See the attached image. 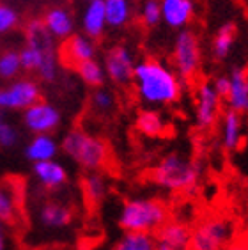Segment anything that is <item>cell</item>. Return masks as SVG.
Here are the masks:
<instances>
[{"instance_id":"1","label":"cell","mask_w":248,"mask_h":250,"mask_svg":"<svg viewBox=\"0 0 248 250\" xmlns=\"http://www.w3.org/2000/svg\"><path fill=\"white\" fill-rule=\"evenodd\" d=\"M131 83L137 98L149 106L174 105L183 96V80L172 67L156 59L135 64Z\"/></svg>"},{"instance_id":"2","label":"cell","mask_w":248,"mask_h":250,"mask_svg":"<svg viewBox=\"0 0 248 250\" xmlns=\"http://www.w3.org/2000/svg\"><path fill=\"white\" fill-rule=\"evenodd\" d=\"M27 46L20 52V66L25 71H36L44 82L57 77V53L53 38L41 20H34L27 29Z\"/></svg>"},{"instance_id":"3","label":"cell","mask_w":248,"mask_h":250,"mask_svg":"<svg viewBox=\"0 0 248 250\" xmlns=\"http://www.w3.org/2000/svg\"><path fill=\"white\" fill-rule=\"evenodd\" d=\"M201 172L202 167L199 162L170 153L158 162L151 178L158 187L168 192H191L201 179Z\"/></svg>"},{"instance_id":"4","label":"cell","mask_w":248,"mask_h":250,"mask_svg":"<svg viewBox=\"0 0 248 250\" xmlns=\"http://www.w3.org/2000/svg\"><path fill=\"white\" fill-rule=\"evenodd\" d=\"M170 218L167 204L158 199H131L124 202L119 213V226L124 231L154 232Z\"/></svg>"},{"instance_id":"5","label":"cell","mask_w":248,"mask_h":250,"mask_svg":"<svg viewBox=\"0 0 248 250\" xmlns=\"http://www.w3.org/2000/svg\"><path fill=\"white\" fill-rule=\"evenodd\" d=\"M62 151L87 170H100L108 164L110 158L105 140L82 130H71L64 137Z\"/></svg>"},{"instance_id":"6","label":"cell","mask_w":248,"mask_h":250,"mask_svg":"<svg viewBox=\"0 0 248 250\" xmlns=\"http://www.w3.org/2000/svg\"><path fill=\"white\" fill-rule=\"evenodd\" d=\"M172 66L183 82L195 83L202 66L201 39L191 29H181L177 32L172 48Z\"/></svg>"},{"instance_id":"7","label":"cell","mask_w":248,"mask_h":250,"mask_svg":"<svg viewBox=\"0 0 248 250\" xmlns=\"http://www.w3.org/2000/svg\"><path fill=\"white\" fill-rule=\"evenodd\" d=\"M236 229L230 220L220 215L202 218L191 229L190 250H222L234 241Z\"/></svg>"},{"instance_id":"8","label":"cell","mask_w":248,"mask_h":250,"mask_svg":"<svg viewBox=\"0 0 248 250\" xmlns=\"http://www.w3.org/2000/svg\"><path fill=\"white\" fill-rule=\"evenodd\" d=\"M222 112V98L207 80L197 82L195 87V121L202 130H209L216 125Z\"/></svg>"},{"instance_id":"9","label":"cell","mask_w":248,"mask_h":250,"mask_svg":"<svg viewBox=\"0 0 248 250\" xmlns=\"http://www.w3.org/2000/svg\"><path fill=\"white\" fill-rule=\"evenodd\" d=\"M41 98L39 85L32 80H18L0 89V110H25Z\"/></svg>"},{"instance_id":"10","label":"cell","mask_w":248,"mask_h":250,"mask_svg":"<svg viewBox=\"0 0 248 250\" xmlns=\"http://www.w3.org/2000/svg\"><path fill=\"white\" fill-rule=\"evenodd\" d=\"M133 53L129 52L126 46H114L110 48L105 55V75L117 85H128L131 83L135 69Z\"/></svg>"},{"instance_id":"11","label":"cell","mask_w":248,"mask_h":250,"mask_svg":"<svg viewBox=\"0 0 248 250\" xmlns=\"http://www.w3.org/2000/svg\"><path fill=\"white\" fill-rule=\"evenodd\" d=\"M23 123L36 135L52 133L61 123V114L55 106L39 100L23 110Z\"/></svg>"},{"instance_id":"12","label":"cell","mask_w":248,"mask_h":250,"mask_svg":"<svg viewBox=\"0 0 248 250\" xmlns=\"http://www.w3.org/2000/svg\"><path fill=\"white\" fill-rule=\"evenodd\" d=\"M156 250H190L191 229L188 224L168 218L156 232Z\"/></svg>"},{"instance_id":"13","label":"cell","mask_w":248,"mask_h":250,"mask_svg":"<svg viewBox=\"0 0 248 250\" xmlns=\"http://www.w3.org/2000/svg\"><path fill=\"white\" fill-rule=\"evenodd\" d=\"M162 21L174 30L185 29L195 16L193 0H160Z\"/></svg>"},{"instance_id":"14","label":"cell","mask_w":248,"mask_h":250,"mask_svg":"<svg viewBox=\"0 0 248 250\" xmlns=\"http://www.w3.org/2000/svg\"><path fill=\"white\" fill-rule=\"evenodd\" d=\"M21 213L20 185L13 179H0V222L5 226L16 224Z\"/></svg>"},{"instance_id":"15","label":"cell","mask_w":248,"mask_h":250,"mask_svg":"<svg viewBox=\"0 0 248 250\" xmlns=\"http://www.w3.org/2000/svg\"><path fill=\"white\" fill-rule=\"evenodd\" d=\"M62 61L67 64V66H78L80 62H85V61H91L96 55V46L94 41L87 36H82V34H75V36H69L66 39V43L62 44L61 50Z\"/></svg>"},{"instance_id":"16","label":"cell","mask_w":248,"mask_h":250,"mask_svg":"<svg viewBox=\"0 0 248 250\" xmlns=\"http://www.w3.org/2000/svg\"><path fill=\"white\" fill-rule=\"evenodd\" d=\"M230 87L225 96V103L230 110L248 114V71L245 67H236L229 75Z\"/></svg>"},{"instance_id":"17","label":"cell","mask_w":248,"mask_h":250,"mask_svg":"<svg viewBox=\"0 0 248 250\" xmlns=\"http://www.w3.org/2000/svg\"><path fill=\"white\" fill-rule=\"evenodd\" d=\"M243 142V114L227 108L222 117V146L227 151H236Z\"/></svg>"},{"instance_id":"18","label":"cell","mask_w":248,"mask_h":250,"mask_svg":"<svg viewBox=\"0 0 248 250\" xmlns=\"http://www.w3.org/2000/svg\"><path fill=\"white\" fill-rule=\"evenodd\" d=\"M39 222L46 229H64L71 224L73 211L71 208L61 202H44L39 208Z\"/></svg>"},{"instance_id":"19","label":"cell","mask_w":248,"mask_h":250,"mask_svg":"<svg viewBox=\"0 0 248 250\" xmlns=\"http://www.w3.org/2000/svg\"><path fill=\"white\" fill-rule=\"evenodd\" d=\"M82 27L87 38L98 39L106 29V16H105V4L103 0H91L87 2V7L83 11Z\"/></svg>"},{"instance_id":"20","label":"cell","mask_w":248,"mask_h":250,"mask_svg":"<svg viewBox=\"0 0 248 250\" xmlns=\"http://www.w3.org/2000/svg\"><path fill=\"white\" fill-rule=\"evenodd\" d=\"M32 170L36 179L46 188H59L67 181L66 168H64V165L55 162V160L38 162V164H34Z\"/></svg>"},{"instance_id":"21","label":"cell","mask_w":248,"mask_h":250,"mask_svg":"<svg viewBox=\"0 0 248 250\" xmlns=\"http://www.w3.org/2000/svg\"><path fill=\"white\" fill-rule=\"evenodd\" d=\"M59 151V146L55 142L50 133L43 135H36L32 140H30L27 147H25V156L32 162V164H38V162H46V160H53L55 154Z\"/></svg>"},{"instance_id":"22","label":"cell","mask_w":248,"mask_h":250,"mask_svg":"<svg viewBox=\"0 0 248 250\" xmlns=\"http://www.w3.org/2000/svg\"><path fill=\"white\" fill-rule=\"evenodd\" d=\"M41 21L53 39H67L73 34V18L66 9H61V7L50 9Z\"/></svg>"},{"instance_id":"23","label":"cell","mask_w":248,"mask_h":250,"mask_svg":"<svg viewBox=\"0 0 248 250\" xmlns=\"http://www.w3.org/2000/svg\"><path fill=\"white\" fill-rule=\"evenodd\" d=\"M82 190H83L87 202H91L92 206H96L106 197L108 183H106L103 174H100L98 170H89V174L82 179Z\"/></svg>"},{"instance_id":"24","label":"cell","mask_w":248,"mask_h":250,"mask_svg":"<svg viewBox=\"0 0 248 250\" xmlns=\"http://www.w3.org/2000/svg\"><path fill=\"white\" fill-rule=\"evenodd\" d=\"M103 4H105L106 27L121 29L131 20L129 0H103Z\"/></svg>"},{"instance_id":"25","label":"cell","mask_w":248,"mask_h":250,"mask_svg":"<svg viewBox=\"0 0 248 250\" xmlns=\"http://www.w3.org/2000/svg\"><path fill=\"white\" fill-rule=\"evenodd\" d=\"M236 32H238V29L232 21L224 23L218 29L215 39H213V55H215L216 61H224V59L229 57L234 41H236Z\"/></svg>"},{"instance_id":"26","label":"cell","mask_w":248,"mask_h":250,"mask_svg":"<svg viewBox=\"0 0 248 250\" xmlns=\"http://www.w3.org/2000/svg\"><path fill=\"white\" fill-rule=\"evenodd\" d=\"M114 250H156V236L151 232L124 231Z\"/></svg>"},{"instance_id":"27","label":"cell","mask_w":248,"mask_h":250,"mask_svg":"<svg viewBox=\"0 0 248 250\" xmlns=\"http://www.w3.org/2000/svg\"><path fill=\"white\" fill-rule=\"evenodd\" d=\"M135 125H137V130L142 135H145V137H162L165 133V128H167L163 117L156 110H153V108L140 112L139 116H137V123Z\"/></svg>"},{"instance_id":"28","label":"cell","mask_w":248,"mask_h":250,"mask_svg":"<svg viewBox=\"0 0 248 250\" xmlns=\"http://www.w3.org/2000/svg\"><path fill=\"white\" fill-rule=\"evenodd\" d=\"M75 67H77V71L82 80L85 83H89V85L101 87V83L105 82V77H106L105 69H103V66H101L100 62H96L94 59L85 61V62H80Z\"/></svg>"},{"instance_id":"29","label":"cell","mask_w":248,"mask_h":250,"mask_svg":"<svg viewBox=\"0 0 248 250\" xmlns=\"http://www.w3.org/2000/svg\"><path fill=\"white\" fill-rule=\"evenodd\" d=\"M140 18H142L145 27H156L162 21L160 0H144L142 9H140Z\"/></svg>"},{"instance_id":"30","label":"cell","mask_w":248,"mask_h":250,"mask_svg":"<svg viewBox=\"0 0 248 250\" xmlns=\"http://www.w3.org/2000/svg\"><path fill=\"white\" fill-rule=\"evenodd\" d=\"M20 69H21V66H20V53L5 52L0 55V77L2 78L16 77Z\"/></svg>"},{"instance_id":"31","label":"cell","mask_w":248,"mask_h":250,"mask_svg":"<svg viewBox=\"0 0 248 250\" xmlns=\"http://www.w3.org/2000/svg\"><path fill=\"white\" fill-rule=\"evenodd\" d=\"M115 105V96L114 92L105 89V87H98L92 94V106L98 112H108L112 110Z\"/></svg>"},{"instance_id":"32","label":"cell","mask_w":248,"mask_h":250,"mask_svg":"<svg viewBox=\"0 0 248 250\" xmlns=\"http://www.w3.org/2000/svg\"><path fill=\"white\" fill-rule=\"evenodd\" d=\"M18 140V133H16L15 126L11 125L9 121L5 119L4 114L0 112V146L2 147H13Z\"/></svg>"},{"instance_id":"33","label":"cell","mask_w":248,"mask_h":250,"mask_svg":"<svg viewBox=\"0 0 248 250\" xmlns=\"http://www.w3.org/2000/svg\"><path fill=\"white\" fill-rule=\"evenodd\" d=\"M18 23V15L7 5H0V34L7 32Z\"/></svg>"},{"instance_id":"34","label":"cell","mask_w":248,"mask_h":250,"mask_svg":"<svg viewBox=\"0 0 248 250\" xmlns=\"http://www.w3.org/2000/svg\"><path fill=\"white\" fill-rule=\"evenodd\" d=\"M211 83H213V89L216 91V94H218L222 100H225L227 92H229V87H230L229 75H218Z\"/></svg>"},{"instance_id":"35","label":"cell","mask_w":248,"mask_h":250,"mask_svg":"<svg viewBox=\"0 0 248 250\" xmlns=\"http://www.w3.org/2000/svg\"><path fill=\"white\" fill-rule=\"evenodd\" d=\"M0 250H7V226L0 222Z\"/></svg>"},{"instance_id":"36","label":"cell","mask_w":248,"mask_h":250,"mask_svg":"<svg viewBox=\"0 0 248 250\" xmlns=\"http://www.w3.org/2000/svg\"><path fill=\"white\" fill-rule=\"evenodd\" d=\"M222 250H248V243H245V241H232V243H229Z\"/></svg>"},{"instance_id":"37","label":"cell","mask_w":248,"mask_h":250,"mask_svg":"<svg viewBox=\"0 0 248 250\" xmlns=\"http://www.w3.org/2000/svg\"><path fill=\"white\" fill-rule=\"evenodd\" d=\"M87 2H91V0H87Z\"/></svg>"}]
</instances>
